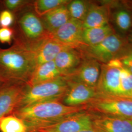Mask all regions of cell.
Masks as SVG:
<instances>
[{
    "mask_svg": "<svg viewBox=\"0 0 132 132\" xmlns=\"http://www.w3.org/2000/svg\"><path fill=\"white\" fill-rule=\"evenodd\" d=\"M37 66L34 52L18 40L6 49L0 48V77L5 84H27Z\"/></svg>",
    "mask_w": 132,
    "mask_h": 132,
    "instance_id": "6da1fadb",
    "label": "cell"
},
{
    "mask_svg": "<svg viewBox=\"0 0 132 132\" xmlns=\"http://www.w3.org/2000/svg\"><path fill=\"white\" fill-rule=\"evenodd\" d=\"M83 110H86V106L70 107L63 104L61 101L55 100L18 109L12 114L24 121L28 126V132H35Z\"/></svg>",
    "mask_w": 132,
    "mask_h": 132,
    "instance_id": "7a4b0ae2",
    "label": "cell"
},
{
    "mask_svg": "<svg viewBox=\"0 0 132 132\" xmlns=\"http://www.w3.org/2000/svg\"><path fill=\"white\" fill-rule=\"evenodd\" d=\"M96 89L99 95L128 97L132 91V73L117 59L102 64Z\"/></svg>",
    "mask_w": 132,
    "mask_h": 132,
    "instance_id": "3957f363",
    "label": "cell"
},
{
    "mask_svg": "<svg viewBox=\"0 0 132 132\" xmlns=\"http://www.w3.org/2000/svg\"><path fill=\"white\" fill-rule=\"evenodd\" d=\"M67 89V81L64 77L31 86L26 84L15 110L47 101H61Z\"/></svg>",
    "mask_w": 132,
    "mask_h": 132,
    "instance_id": "277c9868",
    "label": "cell"
},
{
    "mask_svg": "<svg viewBox=\"0 0 132 132\" xmlns=\"http://www.w3.org/2000/svg\"><path fill=\"white\" fill-rule=\"evenodd\" d=\"M129 44L126 38L116 33L97 44L83 46L77 49L83 57L93 59L101 64H105L116 59Z\"/></svg>",
    "mask_w": 132,
    "mask_h": 132,
    "instance_id": "5b68a950",
    "label": "cell"
},
{
    "mask_svg": "<svg viewBox=\"0 0 132 132\" xmlns=\"http://www.w3.org/2000/svg\"><path fill=\"white\" fill-rule=\"evenodd\" d=\"M86 106L92 113L132 118V98L129 97L98 94Z\"/></svg>",
    "mask_w": 132,
    "mask_h": 132,
    "instance_id": "8992f818",
    "label": "cell"
},
{
    "mask_svg": "<svg viewBox=\"0 0 132 132\" xmlns=\"http://www.w3.org/2000/svg\"><path fill=\"white\" fill-rule=\"evenodd\" d=\"M92 129L94 128L92 113L87 110H83L71 114L55 123L40 128L36 132H78Z\"/></svg>",
    "mask_w": 132,
    "mask_h": 132,
    "instance_id": "52a82bcc",
    "label": "cell"
},
{
    "mask_svg": "<svg viewBox=\"0 0 132 132\" xmlns=\"http://www.w3.org/2000/svg\"><path fill=\"white\" fill-rule=\"evenodd\" d=\"M110 9V24L116 33L126 38L132 30V13L123 1H107Z\"/></svg>",
    "mask_w": 132,
    "mask_h": 132,
    "instance_id": "ba28073f",
    "label": "cell"
},
{
    "mask_svg": "<svg viewBox=\"0 0 132 132\" xmlns=\"http://www.w3.org/2000/svg\"><path fill=\"white\" fill-rule=\"evenodd\" d=\"M19 24L25 38L24 42L29 45L39 42L50 35L45 29L41 19L32 12L23 14L19 19Z\"/></svg>",
    "mask_w": 132,
    "mask_h": 132,
    "instance_id": "9c48e42d",
    "label": "cell"
},
{
    "mask_svg": "<svg viewBox=\"0 0 132 132\" xmlns=\"http://www.w3.org/2000/svg\"><path fill=\"white\" fill-rule=\"evenodd\" d=\"M67 81L68 89L61 100L65 105L70 107L86 106L98 95L95 88L72 81Z\"/></svg>",
    "mask_w": 132,
    "mask_h": 132,
    "instance_id": "30bf717a",
    "label": "cell"
},
{
    "mask_svg": "<svg viewBox=\"0 0 132 132\" xmlns=\"http://www.w3.org/2000/svg\"><path fill=\"white\" fill-rule=\"evenodd\" d=\"M101 65L93 59L83 57L82 61L76 70L64 78L67 80L96 88L101 73Z\"/></svg>",
    "mask_w": 132,
    "mask_h": 132,
    "instance_id": "8fae6325",
    "label": "cell"
},
{
    "mask_svg": "<svg viewBox=\"0 0 132 132\" xmlns=\"http://www.w3.org/2000/svg\"><path fill=\"white\" fill-rule=\"evenodd\" d=\"M83 30L82 21L71 18L51 35L65 46L79 48L84 46L82 41Z\"/></svg>",
    "mask_w": 132,
    "mask_h": 132,
    "instance_id": "7c38bea8",
    "label": "cell"
},
{
    "mask_svg": "<svg viewBox=\"0 0 132 132\" xmlns=\"http://www.w3.org/2000/svg\"><path fill=\"white\" fill-rule=\"evenodd\" d=\"M91 113L93 128L97 132H132V118Z\"/></svg>",
    "mask_w": 132,
    "mask_h": 132,
    "instance_id": "4fadbf2b",
    "label": "cell"
},
{
    "mask_svg": "<svg viewBox=\"0 0 132 132\" xmlns=\"http://www.w3.org/2000/svg\"><path fill=\"white\" fill-rule=\"evenodd\" d=\"M26 86L25 84H7L0 89V120L16 109Z\"/></svg>",
    "mask_w": 132,
    "mask_h": 132,
    "instance_id": "5bb4252c",
    "label": "cell"
},
{
    "mask_svg": "<svg viewBox=\"0 0 132 132\" xmlns=\"http://www.w3.org/2000/svg\"><path fill=\"white\" fill-rule=\"evenodd\" d=\"M29 46L35 54L37 66L54 61L59 52L64 48L69 47L57 41L51 34L40 42Z\"/></svg>",
    "mask_w": 132,
    "mask_h": 132,
    "instance_id": "9a60e30c",
    "label": "cell"
},
{
    "mask_svg": "<svg viewBox=\"0 0 132 132\" xmlns=\"http://www.w3.org/2000/svg\"><path fill=\"white\" fill-rule=\"evenodd\" d=\"M82 59V55L78 49L67 47L58 53L54 62L62 76L65 77L76 70Z\"/></svg>",
    "mask_w": 132,
    "mask_h": 132,
    "instance_id": "2e32d148",
    "label": "cell"
},
{
    "mask_svg": "<svg viewBox=\"0 0 132 132\" xmlns=\"http://www.w3.org/2000/svg\"><path fill=\"white\" fill-rule=\"evenodd\" d=\"M82 22L84 29L110 24V9L107 1H100L98 3L92 2L88 12Z\"/></svg>",
    "mask_w": 132,
    "mask_h": 132,
    "instance_id": "e0dca14e",
    "label": "cell"
},
{
    "mask_svg": "<svg viewBox=\"0 0 132 132\" xmlns=\"http://www.w3.org/2000/svg\"><path fill=\"white\" fill-rule=\"evenodd\" d=\"M62 76L54 61L43 63L36 66L30 79L27 85H37L59 78Z\"/></svg>",
    "mask_w": 132,
    "mask_h": 132,
    "instance_id": "ac0fdd59",
    "label": "cell"
},
{
    "mask_svg": "<svg viewBox=\"0 0 132 132\" xmlns=\"http://www.w3.org/2000/svg\"><path fill=\"white\" fill-rule=\"evenodd\" d=\"M41 18L45 29L50 34L71 19L67 5L53 10Z\"/></svg>",
    "mask_w": 132,
    "mask_h": 132,
    "instance_id": "d6986e66",
    "label": "cell"
},
{
    "mask_svg": "<svg viewBox=\"0 0 132 132\" xmlns=\"http://www.w3.org/2000/svg\"><path fill=\"white\" fill-rule=\"evenodd\" d=\"M116 33L111 24L105 26L84 29L82 41L85 46H92L103 41L108 36Z\"/></svg>",
    "mask_w": 132,
    "mask_h": 132,
    "instance_id": "ffe728a7",
    "label": "cell"
},
{
    "mask_svg": "<svg viewBox=\"0 0 132 132\" xmlns=\"http://www.w3.org/2000/svg\"><path fill=\"white\" fill-rule=\"evenodd\" d=\"M0 132H28V130L23 120L11 114L1 119Z\"/></svg>",
    "mask_w": 132,
    "mask_h": 132,
    "instance_id": "44dd1931",
    "label": "cell"
},
{
    "mask_svg": "<svg viewBox=\"0 0 132 132\" xmlns=\"http://www.w3.org/2000/svg\"><path fill=\"white\" fill-rule=\"evenodd\" d=\"M92 2L84 0L70 1L67 7L71 19L82 22L86 16Z\"/></svg>",
    "mask_w": 132,
    "mask_h": 132,
    "instance_id": "7402d4cb",
    "label": "cell"
},
{
    "mask_svg": "<svg viewBox=\"0 0 132 132\" xmlns=\"http://www.w3.org/2000/svg\"><path fill=\"white\" fill-rule=\"evenodd\" d=\"M70 1L68 0H36L33 3L35 14L39 17L53 10L64 5H67Z\"/></svg>",
    "mask_w": 132,
    "mask_h": 132,
    "instance_id": "603a6c76",
    "label": "cell"
},
{
    "mask_svg": "<svg viewBox=\"0 0 132 132\" xmlns=\"http://www.w3.org/2000/svg\"><path fill=\"white\" fill-rule=\"evenodd\" d=\"M116 59L123 68L132 73V45L129 44Z\"/></svg>",
    "mask_w": 132,
    "mask_h": 132,
    "instance_id": "cb8c5ba5",
    "label": "cell"
},
{
    "mask_svg": "<svg viewBox=\"0 0 132 132\" xmlns=\"http://www.w3.org/2000/svg\"><path fill=\"white\" fill-rule=\"evenodd\" d=\"M13 12L9 10H5L0 12V27L10 28L14 22Z\"/></svg>",
    "mask_w": 132,
    "mask_h": 132,
    "instance_id": "d4e9b609",
    "label": "cell"
},
{
    "mask_svg": "<svg viewBox=\"0 0 132 132\" xmlns=\"http://www.w3.org/2000/svg\"><path fill=\"white\" fill-rule=\"evenodd\" d=\"M14 37V30L11 28H0V42L10 44Z\"/></svg>",
    "mask_w": 132,
    "mask_h": 132,
    "instance_id": "484cf974",
    "label": "cell"
},
{
    "mask_svg": "<svg viewBox=\"0 0 132 132\" xmlns=\"http://www.w3.org/2000/svg\"><path fill=\"white\" fill-rule=\"evenodd\" d=\"M28 3V1L25 0H5L4 1V4L7 10L11 11H16L19 10Z\"/></svg>",
    "mask_w": 132,
    "mask_h": 132,
    "instance_id": "4316f807",
    "label": "cell"
},
{
    "mask_svg": "<svg viewBox=\"0 0 132 132\" xmlns=\"http://www.w3.org/2000/svg\"><path fill=\"white\" fill-rule=\"evenodd\" d=\"M125 4L131 11L132 13V1H123Z\"/></svg>",
    "mask_w": 132,
    "mask_h": 132,
    "instance_id": "83f0119b",
    "label": "cell"
},
{
    "mask_svg": "<svg viewBox=\"0 0 132 132\" xmlns=\"http://www.w3.org/2000/svg\"><path fill=\"white\" fill-rule=\"evenodd\" d=\"M126 39H127L129 43L132 45V30L127 36Z\"/></svg>",
    "mask_w": 132,
    "mask_h": 132,
    "instance_id": "f1b7e54d",
    "label": "cell"
},
{
    "mask_svg": "<svg viewBox=\"0 0 132 132\" xmlns=\"http://www.w3.org/2000/svg\"><path fill=\"white\" fill-rule=\"evenodd\" d=\"M78 132H97L96 131H95L94 129H89V130H85L83 131H81Z\"/></svg>",
    "mask_w": 132,
    "mask_h": 132,
    "instance_id": "f546056e",
    "label": "cell"
},
{
    "mask_svg": "<svg viewBox=\"0 0 132 132\" xmlns=\"http://www.w3.org/2000/svg\"><path fill=\"white\" fill-rule=\"evenodd\" d=\"M5 85H7V84H5V83L4 82V81H3V80L2 79V78L0 77V89Z\"/></svg>",
    "mask_w": 132,
    "mask_h": 132,
    "instance_id": "4dcf8cb0",
    "label": "cell"
},
{
    "mask_svg": "<svg viewBox=\"0 0 132 132\" xmlns=\"http://www.w3.org/2000/svg\"><path fill=\"white\" fill-rule=\"evenodd\" d=\"M128 97L131 98H132V91L131 92V93H130V94L129 95V97Z\"/></svg>",
    "mask_w": 132,
    "mask_h": 132,
    "instance_id": "1f68e13d",
    "label": "cell"
},
{
    "mask_svg": "<svg viewBox=\"0 0 132 132\" xmlns=\"http://www.w3.org/2000/svg\"></svg>",
    "mask_w": 132,
    "mask_h": 132,
    "instance_id": "d6a6232c",
    "label": "cell"
}]
</instances>
